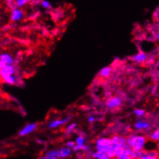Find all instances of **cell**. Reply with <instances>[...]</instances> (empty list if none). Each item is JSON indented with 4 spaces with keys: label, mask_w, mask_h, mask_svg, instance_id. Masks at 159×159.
Masks as SVG:
<instances>
[{
    "label": "cell",
    "mask_w": 159,
    "mask_h": 159,
    "mask_svg": "<svg viewBox=\"0 0 159 159\" xmlns=\"http://www.w3.org/2000/svg\"><path fill=\"white\" fill-rule=\"evenodd\" d=\"M77 126V125L76 124V123H70V125H68L67 126V128H66V131H65L66 134L72 133L73 131H74L75 130H76Z\"/></svg>",
    "instance_id": "cell-19"
},
{
    "label": "cell",
    "mask_w": 159,
    "mask_h": 159,
    "mask_svg": "<svg viewBox=\"0 0 159 159\" xmlns=\"http://www.w3.org/2000/svg\"><path fill=\"white\" fill-rule=\"evenodd\" d=\"M110 159H115V158H110Z\"/></svg>",
    "instance_id": "cell-32"
},
{
    "label": "cell",
    "mask_w": 159,
    "mask_h": 159,
    "mask_svg": "<svg viewBox=\"0 0 159 159\" xmlns=\"http://www.w3.org/2000/svg\"><path fill=\"white\" fill-rule=\"evenodd\" d=\"M2 78L3 79L4 82L10 85H14L16 83V78L14 75H7L2 77Z\"/></svg>",
    "instance_id": "cell-15"
},
{
    "label": "cell",
    "mask_w": 159,
    "mask_h": 159,
    "mask_svg": "<svg viewBox=\"0 0 159 159\" xmlns=\"http://www.w3.org/2000/svg\"><path fill=\"white\" fill-rule=\"evenodd\" d=\"M144 151L145 150H143V151H134V150H132L131 155H130V157L132 158L133 159L140 158L144 155Z\"/></svg>",
    "instance_id": "cell-18"
},
{
    "label": "cell",
    "mask_w": 159,
    "mask_h": 159,
    "mask_svg": "<svg viewBox=\"0 0 159 159\" xmlns=\"http://www.w3.org/2000/svg\"><path fill=\"white\" fill-rule=\"evenodd\" d=\"M131 152H132V149L127 144H125L123 147L115 148L114 157H115V158H117L124 157V156H130Z\"/></svg>",
    "instance_id": "cell-4"
},
{
    "label": "cell",
    "mask_w": 159,
    "mask_h": 159,
    "mask_svg": "<svg viewBox=\"0 0 159 159\" xmlns=\"http://www.w3.org/2000/svg\"><path fill=\"white\" fill-rule=\"evenodd\" d=\"M15 66L13 65H6L1 68L0 74L2 77L7 75H14L16 73Z\"/></svg>",
    "instance_id": "cell-6"
},
{
    "label": "cell",
    "mask_w": 159,
    "mask_h": 159,
    "mask_svg": "<svg viewBox=\"0 0 159 159\" xmlns=\"http://www.w3.org/2000/svg\"><path fill=\"white\" fill-rule=\"evenodd\" d=\"M75 145H76V144H75V141H68L66 143V147L71 148V149L74 148Z\"/></svg>",
    "instance_id": "cell-24"
},
{
    "label": "cell",
    "mask_w": 159,
    "mask_h": 159,
    "mask_svg": "<svg viewBox=\"0 0 159 159\" xmlns=\"http://www.w3.org/2000/svg\"><path fill=\"white\" fill-rule=\"evenodd\" d=\"M148 138L142 135L131 134L127 137V144L134 151H143L145 148Z\"/></svg>",
    "instance_id": "cell-1"
},
{
    "label": "cell",
    "mask_w": 159,
    "mask_h": 159,
    "mask_svg": "<svg viewBox=\"0 0 159 159\" xmlns=\"http://www.w3.org/2000/svg\"><path fill=\"white\" fill-rule=\"evenodd\" d=\"M134 128L136 130H148L151 128V124L150 122H146V121L139 120L136 122L134 125Z\"/></svg>",
    "instance_id": "cell-10"
},
{
    "label": "cell",
    "mask_w": 159,
    "mask_h": 159,
    "mask_svg": "<svg viewBox=\"0 0 159 159\" xmlns=\"http://www.w3.org/2000/svg\"><path fill=\"white\" fill-rule=\"evenodd\" d=\"M36 128V123H30V124L26 125L24 128L19 131V136H26L28 135L29 134L32 133L33 131Z\"/></svg>",
    "instance_id": "cell-8"
},
{
    "label": "cell",
    "mask_w": 159,
    "mask_h": 159,
    "mask_svg": "<svg viewBox=\"0 0 159 159\" xmlns=\"http://www.w3.org/2000/svg\"><path fill=\"white\" fill-rule=\"evenodd\" d=\"M131 60L137 63H143L147 60V55L144 52H139L132 56Z\"/></svg>",
    "instance_id": "cell-13"
},
{
    "label": "cell",
    "mask_w": 159,
    "mask_h": 159,
    "mask_svg": "<svg viewBox=\"0 0 159 159\" xmlns=\"http://www.w3.org/2000/svg\"><path fill=\"white\" fill-rule=\"evenodd\" d=\"M149 139L152 141H159V128L153 131L152 133L149 135Z\"/></svg>",
    "instance_id": "cell-17"
},
{
    "label": "cell",
    "mask_w": 159,
    "mask_h": 159,
    "mask_svg": "<svg viewBox=\"0 0 159 159\" xmlns=\"http://www.w3.org/2000/svg\"><path fill=\"white\" fill-rule=\"evenodd\" d=\"M154 39L155 40H159V32H155L154 33Z\"/></svg>",
    "instance_id": "cell-26"
},
{
    "label": "cell",
    "mask_w": 159,
    "mask_h": 159,
    "mask_svg": "<svg viewBox=\"0 0 159 159\" xmlns=\"http://www.w3.org/2000/svg\"><path fill=\"white\" fill-rule=\"evenodd\" d=\"M121 98L119 96H110L106 100L105 105L109 109H114L117 108L121 105Z\"/></svg>",
    "instance_id": "cell-3"
},
{
    "label": "cell",
    "mask_w": 159,
    "mask_h": 159,
    "mask_svg": "<svg viewBox=\"0 0 159 159\" xmlns=\"http://www.w3.org/2000/svg\"><path fill=\"white\" fill-rule=\"evenodd\" d=\"M40 5L42 6V7L46 9V10H50V9L52 8L50 2L49 1H47V0H42L41 2H40Z\"/></svg>",
    "instance_id": "cell-22"
},
{
    "label": "cell",
    "mask_w": 159,
    "mask_h": 159,
    "mask_svg": "<svg viewBox=\"0 0 159 159\" xmlns=\"http://www.w3.org/2000/svg\"><path fill=\"white\" fill-rule=\"evenodd\" d=\"M155 29H156V30H157V32H159V25L156 26Z\"/></svg>",
    "instance_id": "cell-28"
},
{
    "label": "cell",
    "mask_w": 159,
    "mask_h": 159,
    "mask_svg": "<svg viewBox=\"0 0 159 159\" xmlns=\"http://www.w3.org/2000/svg\"><path fill=\"white\" fill-rule=\"evenodd\" d=\"M14 63V59L10 54L2 53L0 56V68L6 65H13Z\"/></svg>",
    "instance_id": "cell-5"
},
{
    "label": "cell",
    "mask_w": 159,
    "mask_h": 159,
    "mask_svg": "<svg viewBox=\"0 0 159 159\" xmlns=\"http://www.w3.org/2000/svg\"><path fill=\"white\" fill-rule=\"evenodd\" d=\"M70 119V117H67V118H64V119H56V120L53 121V122H51L48 125V128H51V129H53V128H58V127H60V126L64 125L67 124V123L69 122Z\"/></svg>",
    "instance_id": "cell-9"
},
{
    "label": "cell",
    "mask_w": 159,
    "mask_h": 159,
    "mask_svg": "<svg viewBox=\"0 0 159 159\" xmlns=\"http://www.w3.org/2000/svg\"><path fill=\"white\" fill-rule=\"evenodd\" d=\"M39 159H47V158H46L45 157H42V158H39Z\"/></svg>",
    "instance_id": "cell-30"
},
{
    "label": "cell",
    "mask_w": 159,
    "mask_h": 159,
    "mask_svg": "<svg viewBox=\"0 0 159 159\" xmlns=\"http://www.w3.org/2000/svg\"><path fill=\"white\" fill-rule=\"evenodd\" d=\"M134 114L138 117H143L145 115V111L143 109H140V108H135L134 110Z\"/></svg>",
    "instance_id": "cell-23"
},
{
    "label": "cell",
    "mask_w": 159,
    "mask_h": 159,
    "mask_svg": "<svg viewBox=\"0 0 159 159\" xmlns=\"http://www.w3.org/2000/svg\"><path fill=\"white\" fill-rule=\"evenodd\" d=\"M23 16H24V12L23 10L20 8H16L15 10H12L10 19L13 22H18L23 19Z\"/></svg>",
    "instance_id": "cell-7"
},
{
    "label": "cell",
    "mask_w": 159,
    "mask_h": 159,
    "mask_svg": "<svg viewBox=\"0 0 159 159\" xmlns=\"http://www.w3.org/2000/svg\"><path fill=\"white\" fill-rule=\"evenodd\" d=\"M53 159H61V158H53Z\"/></svg>",
    "instance_id": "cell-31"
},
{
    "label": "cell",
    "mask_w": 159,
    "mask_h": 159,
    "mask_svg": "<svg viewBox=\"0 0 159 159\" xmlns=\"http://www.w3.org/2000/svg\"><path fill=\"white\" fill-rule=\"evenodd\" d=\"M91 157L94 159H110L111 158L107 152H98V151H95V152H92Z\"/></svg>",
    "instance_id": "cell-12"
},
{
    "label": "cell",
    "mask_w": 159,
    "mask_h": 159,
    "mask_svg": "<svg viewBox=\"0 0 159 159\" xmlns=\"http://www.w3.org/2000/svg\"><path fill=\"white\" fill-rule=\"evenodd\" d=\"M111 72H112L111 68L110 66H106L104 67L103 69H101L99 74L102 78H107V77H109L111 75Z\"/></svg>",
    "instance_id": "cell-14"
},
{
    "label": "cell",
    "mask_w": 159,
    "mask_h": 159,
    "mask_svg": "<svg viewBox=\"0 0 159 159\" xmlns=\"http://www.w3.org/2000/svg\"><path fill=\"white\" fill-rule=\"evenodd\" d=\"M157 149L159 151V141H157Z\"/></svg>",
    "instance_id": "cell-29"
},
{
    "label": "cell",
    "mask_w": 159,
    "mask_h": 159,
    "mask_svg": "<svg viewBox=\"0 0 159 159\" xmlns=\"http://www.w3.org/2000/svg\"><path fill=\"white\" fill-rule=\"evenodd\" d=\"M95 117L94 116V115H90L89 118H88V122H90V123H92V122H94V121H95Z\"/></svg>",
    "instance_id": "cell-25"
},
{
    "label": "cell",
    "mask_w": 159,
    "mask_h": 159,
    "mask_svg": "<svg viewBox=\"0 0 159 159\" xmlns=\"http://www.w3.org/2000/svg\"><path fill=\"white\" fill-rule=\"evenodd\" d=\"M115 159H133V158L130 157V156H124V157L117 158H115Z\"/></svg>",
    "instance_id": "cell-27"
},
{
    "label": "cell",
    "mask_w": 159,
    "mask_h": 159,
    "mask_svg": "<svg viewBox=\"0 0 159 159\" xmlns=\"http://www.w3.org/2000/svg\"><path fill=\"white\" fill-rule=\"evenodd\" d=\"M44 157L47 159H53L56 158H59L58 150H51V151L47 152Z\"/></svg>",
    "instance_id": "cell-16"
},
{
    "label": "cell",
    "mask_w": 159,
    "mask_h": 159,
    "mask_svg": "<svg viewBox=\"0 0 159 159\" xmlns=\"http://www.w3.org/2000/svg\"><path fill=\"white\" fill-rule=\"evenodd\" d=\"M72 151L73 150L71 148H69L67 147H64V148H60V149H58L59 158L61 159H64L70 157V156L71 155Z\"/></svg>",
    "instance_id": "cell-11"
},
{
    "label": "cell",
    "mask_w": 159,
    "mask_h": 159,
    "mask_svg": "<svg viewBox=\"0 0 159 159\" xmlns=\"http://www.w3.org/2000/svg\"><path fill=\"white\" fill-rule=\"evenodd\" d=\"M138 159H158V158L152 156V155H150V154L148 153V152L147 150H145V151H144V155Z\"/></svg>",
    "instance_id": "cell-21"
},
{
    "label": "cell",
    "mask_w": 159,
    "mask_h": 159,
    "mask_svg": "<svg viewBox=\"0 0 159 159\" xmlns=\"http://www.w3.org/2000/svg\"><path fill=\"white\" fill-rule=\"evenodd\" d=\"M112 141V145L114 148H121L127 144V137L121 135H114L110 138Z\"/></svg>",
    "instance_id": "cell-2"
},
{
    "label": "cell",
    "mask_w": 159,
    "mask_h": 159,
    "mask_svg": "<svg viewBox=\"0 0 159 159\" xmlns=\"http://www.w3.org/2000/svg\"><path fill=\"white\" fill-rule=\"evenodd\" d=\"M16 6L17 8H22L25 6L26 4L28 3L30 0H15Z\"/></svg>",
    "instance_id": "cell-20"
}]
</instances>
